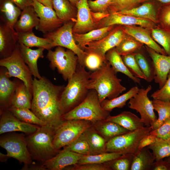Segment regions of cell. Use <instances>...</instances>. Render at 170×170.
Wrapping results in <instances>:
<instances>
[{
	"label": "cell",
	"mask_w": 170,
	"mask_h": 170,
	"mask_svg": "<svg viewBox=\"0 0 170 170\" xmlns=\"http://www.w3.org/2000/svg\"><path fill=\"white\" fill-rule=\"evenodd\" d=\"M63 149L70 150L83 156L90 155L89 147L87 142L80 136L69 144L64 147Z\"/></svg>",
	"instance_id": "49"
},
{
	"label": "cell",
	"mask_w": 170,
	"mask_h": 170,
	"mask_svg": "<svg viewBox=\"0 0 170 170\" xmlns=\"http://www.w3.org/2000/svg\"><path fill=\"white\" fill-rule=\"evenodd\" d=\"M154 0L159 2L162 4H167L170 3V0H138V2L140 4L149 1Z\"/></svg>",
	"instance_id": "59"
},
{
	"label": "cell",
	"mask_w": 170,
	"mask_h": 170,
	"mask_svg": "<svg viewBox=\"0 0 170 170\" xmlns=\"http://www.w3.org/2000/svg\"><path fill=\"white\" fill-rule=\"evenodd\" d=\"M152 101L154 110L158 115V118L151 126L153 130L158 128L170 116V102L154 99Z\"/></svg>",
	"instance_id": "40"
},
{
	"label": "cell",
	"mask_w": 170,
	"mask_h": 170,
	"mask_svg": "<svg viewBox=\"0 0 170 170\" xmlns=\"http://www.w3.org/2000/svg\"><path fill=\"white\" fill-rule=\"evenodd\" d=\"M111 0H96L88 1L89 8L93 12L108 13V10Z\"/></svg>",
	"instance_id": "53"
},
{
	"label": "cell",
	"mask_w": 170,
	"mask_h": 170,
	"mask_svg": "<svg viewBox=\"0 0 170 170\" xmlns=\"http://www.w3.org/2000/svg\"><path fill=\"white\" fill-rule=\"evenodd\" d=\"M134 154H125L104 163L109 170H130Z\"/></svg>",
	"instance_id": "43"
},
{
	"label": "cell",
	"mask_w": 170,
	"mask_h": 170,
	"mask_svg": "<svg viewBox=\"0 0 170 170\" xmlns=\"http://www.w3.org/2000/svg\"><path fill=\"white\" fill-rule=\"evenodd\" d=\"M110 112L102 107L96 91L89 90L84 99L74 108L64 114L62 121L82 120L94 123L106 119Z\"/></svg>",
	"instance_id": "5"
},
{
	"label": "cell",
	"mask_w": 170,
	"mask_h": 170,
	"mask_svg": "<svg viewBox=\"0 0 170 170\" xmlns=\"http://www.w3.org/2000/svg\"><path fill=\"white\" fill-rule=\"evenodd\" d=\"M1 114L0 134L18 131L28 135L35 132L40 126L20 121L8 109L3 111Z\"/></svg>",
	"instance_id": "15"
},
{
	"label": "cell",
	"mask_w": 170,
	"mask_h": 170,
	"mask_svg": "<svg viewBox=\"0 0 170 170\" xmlns=\"http://www.w3.org/2000/svg\"><path fill=\"white\" fill-rule=\"evenodd\" d=\"M106 120L114 122L129 131H133L144 127L140 118L133 113L124 111L115 116H109Z\"/></svg>",
	"instance_id": "29"
},
{
	"label": "cell",
	"mask_w": 170,
	"mask_h": 170,
	"mask_svg": "<svg viewBox=\"0 0 170 170\" xmlns=\"http://www.w3.org/2000/svg\"><path fill=\"white\" fill-rule=\"evenodd\" d=\"M83 156L63 149L55 156L43 162L42 165L46 170H63L67 167L77 164Z\"/></svg>",
	"instance_id": "19"
},
{
	"label": "cell",
	"mask_w": 170,
	"mask_h": 170,
	"mask_svg": "<svg viewBox=\"0 0 170 170\" xmlns=\"http://www.w3.org/2000/svg\"><path fill=\"white\" fill-rule=\"evenodd\" d=\"M139 89L137 86L133 87L120 96L111 99H104L100 102L101 105L104 109L109 112L116 108H122L127 102L138 92Z\"/></svg>",
	"instance_id": "36"
},
{
	"label": "cell",
	"mask_w": 170,
	"mask_h": 170,
	"mask_svg": "<svg viewBox=\"0 0 170 170\" xmlns=\"http://www.w3.org/2000/svg\"><path fill=\"white\" fill-rule=\"evenodd\" d=\"M105 58L116 73H122L132 79L135 83L140 84V78L134 76L130 73L125 65L122 56L117 53L115 48L106 53Z\"/></svg>",
	"instance_id": "35"
},
{
	"label": "cell",
	"mask_w": 170,
	"mask_h": 170,
	"mask_svg": "<svg viewBox=\"0 0 170 170\" xmlns=\"http://www.w3.org/2000/svg\"><path fill=\"white\" fill-rule=\"evenodd\" d=\"M38 2L43 5L54 8L53 0H37Z\"/></svg>",
	"instance_id": "58"
},
{
	"label": "cell",
	"mask_w": 170,
	"mask_h": 170,
	"mask_svg": "<svg viewBox=\"0 0 170 170\" xmlns=\"http://www.w3.org/2000/svg\"><path fill=\"white\" fill-rule=\"evenodd\" d=\"M151 150L156 160L163 159L170 156V143L169 139L157 137L156 141L147 146Z\"/></svg>",
	"instance_id": "41"
},
{
	"label": "cell",
	"mask_w": 170,
	"mask_h": 170,
	"mask_svg": "<svg viewBox=\"0 0 170 170\" xmlns=\"http://www.w3.org/2000/svg\"><path fill=\"white\" fill-rule=\"evenodd\" d=\"M135 55L134 53L121 56L125 65L133 76L145 80V77L137 62Z\"/></svg>",
	"instance_id": "47"
},
{
	"label": "cell",
	"mask_w": 170,
	"mask_h": 170,
	"mask_svg": "<svg viewBox=\"0 0 170 170\" xmlns=\"http://www.w3.org/2000/svg\"><path fill=\"white\" fill-rule=\"evenodd\" d=\"M17 33L0 22V55L1 59L10 56L18 43Z\"/></svg>",
	"instance_id": "21"
},
{
	"label": "cell",
	"mask_w": 170,
	"mask_h": 170,
	"mask_svg": "<svg viewBox=\"0 0 170 170\" xmlns=\"http://www.w3.org/2000/svg\"><path fill=\"white\" fill-rule=\"evenodd\" d=\"M151 32L153 39L163 47L167 55L170 56V31L157 26L151 29Z\"/></svg>",
	"instance_id": "44"
},
{
	"label": "cell",
	"mask_w": 170,
	"mask_h": 170,
	"mask_svg": "<svg viewBox=\"0 0 170 170\" xmlns=\"http://www.w3.org/2000/svg\"><path fill=\"white\" fill-rule=\"evenodd\" d=\"M163 159L155 160L154 162L151 170H170V164Z\"/></svg>",
	"instance_id": "54"
},
{
	"label": "cell",
	"mask_w": 170,
	"mask_h": 170,
	"mask_svg": "<svg viewBox=\"0 0 170 170\" xmlns=\"http://www.w3.org/2000/svg\"><path fill=\"white\" fill-rule=\"evenodd\" d=\"M19 44L22 58L32 75L35 78L41 79L42 77L38 71L37 62L39 58L43 57V52L45 49L43 48H38L36 49H32L22 44Z\"/></svg>",
	"instance_id": "25"
},
{
	"label": "cell",
	"mask_w": 170,
	"mask_h": 170,
	"mask_svg": "<svg viewBox=\"0 0 170 170\" xmlns=\"http://www.w3.org/2000/svg\"><path fill=\"white\" fill-rule=\"evenodd\" d=\"M157 19L158 27L170 31V3L161 5L157 11Z\"/></svg>",
	"instance_id": "46"
},
{
	"label": "cell",
	"mask_w": 170,
	"mask_h": 170,
	"mask_svg": "<svg viewBox=\"0 0 170 170\" xmlns=\"http://www.w3.org/2000/svg\"><path fill=\"white\" fill-rule=\"evenodd\" d=\"M93 125L91 122L82 120L63 121L55 130L54 147L60 150L79 138Z\"/></svg>",
	"instance_id": "7"
},
{
	"label": "cell",
	"mask_w": 170,
	"mask_h": 170,
	"mask_svg": "<svg viewBox=\"0 0 170 170\" xmlns=\"http://www.w3.org/2000/svg\"><path fill=\"white\" fill-rule=\"evenodd\" d=\"M32 98V94L23 82L18 84L12 97L10 106L30 109Z\"/></svg>",
	"instance_id": "34"
},
{
	"label": "cell",
	"mask_w": 170,
	"mask_h": 170,
	"mask_svg": "<svg viewBox=\"0 0 170 170\" xmlns=\"http://www.w3.org/2000/svg\"><path fill=\"white\" fill-rule=\"evenodd\" d=\"M0 65L6 69L10 77L22 81L32 95V75L22 58L18 43L10 56L0 60Z\"/></svg>",
	"instance_id": "10"
},
{
	"label": "cell",
	"mask_w": 170,
	"mask_h": 170,
	"mask_svg": "<svg viewBox=\"0 0 170 170\" xmlns=\"http://www.w3.org/2000/svg\"><path fill=\"white\" fill-rule=\"evenodd\" d=\"M122 155L123 154L120 152H106L95 155L83 156L77 164L88 163L103 164L116 159Z\"/></svg>",
	"instance_id": "42"
},
{
	"label": "cell",
	"mask_w": 170,
	"mask_h": 170,
	"mask_svg": "<svg viewBox=\"0 0 170 170\" xmlns=\"http://www.w3.org/2000/svg\"><path fill=\"white\" fill-rule=\"evenodd\" d=\"M0 145L7 151L8 157L13 158L25 165L32 164V159L24 134L10 133L2 136Z\"/></svg>",
	"instance_id": "11"
},
{
	"label": "cell",
	"mask_w": 170,
	"mask_h": 170,
	"mask_svg": "<svg viewBox=\"0 0 170 170\" xmlns=\"http://www.w3.org/2000/svg\"><path fill=\"white\" fill-rule=\"evenodd\" d=\"M91 13L93 20L97 25L101 20L110 15V14L107 12H93L91 11Z\"/></svg>",
	"instance_id": "56"
},
{
	"label": "cell",
	"mask_w": 170,
	"mask_h": 170,
	"mask_svg": "<svg viewBox=\"0 0 170 170\" xmlns=\"http://www.w3.org/2000/svg\"><path fill=\"white\" fill-rule=\"evenodd\" d=\"M145 49L154 64L155 73V82L159 84L160 88L165 83L170 71V56L158 53L147 46H146Z\"/></svg>",
	"instance_id": "18"
},
{
	"label": "cell",
	"mask_w": 170,
	"mask_h": 170,
	"mask_svg": "<svg viewBox=\"0 0 170 170\" xmlns=\"http://www.w3.org/2000/svg\"><path fill=\"white\" fill-rule=\"evenodd\" d=\"M84 66L91 71H95L99 69L107 61L106 59L94 52H86Z\"/></svg>",
	"instance_id": "48"
},
{
	"label": "cell",
	"mask_w": 170,
	"mask_h": 170,
	"mask_svg": "<svg viewBox=\"0 0 170 170\" xmlns=\"http://www.w3.org/2000/svg\"><path fill=\"white\" fill-rule=\"evenodd\" d=\"M80 137L87 142L89 147L90 155L107 152V141L96 131L93 126L85 131Z\"/></svg>",
	"instance_id": "27"
},
{
	"label": "cell",
	"mask_w": 170,
	"mask_h": 170,
	"mask_svg": "<svg viewBox=\"0 0 170 170\" xmlns=\"http://www.w3.org/2000/svg\"><path fill=\"white\" fill-rule=\"evenodd\" d=\"M32 6L39 18V23L36 29L44 34L53 31L65 23L57 16L53 8L45 6L37 0H33Z\"/></svg>",
	"instance_id": "14"
},
{
	"label": "cell",
	"mask_w": 170,
	"mask_h": 170,
	"mask_svg": "<svg viewBox=\"0 0 170 170\" xmlns=\"http://www.w3.org/2000/svg\"><path fill=\"white\" fill-rule=\"evenodd\" d=\"M0 20L15 30L14 26L22 10L10 0H0Z\"/></svg>",
	"instance_id": "26"
},
{
	"label": "cell",
	"mask_w": 170,
	"mask_h": 170,
	"mask_svg": "<svg viewBox=\"0 0 170 170\" xmlns=\"http://www.w3.org/2000/svg\"><path fill=\"white\" fill-rule=\"evenodd\" d=\"M53 8L58 17L64 23L75 22L77 9L69 0H53Z\"/></svg>",
	"instance_id": "32"
},
{
	"label": "cell",
	"mask_w": 170,
	"mask_h": 170,
	"mask_svg": "<svg viewBox=\"0 0 170 170\" xmlns=\"http://www.w3.org/2000/svg\"><path fill=\"white\" fill-rule=\"evenodd\" d=\"M169 142H170V138H169Z\"/></svg>",
	"instance_id": "62"
},
{
	"label": "cell",
	"mask_w": 170,
	"mask_h": 170,
	"mask_svg": "<svg viewBox=\"0 0 170 170\" xmlns=\"http://www.w3.org/2000/svg\"><path fill=\"white\" fill-rule=\"evenodd\" d=\"M114 26L96 29L83 34L73 33V37L78 46L83 50L88 43L99 40L106 36Z\"/></svg>",
	"instance_id": "30"
},
{
	"label": "cell",
	"mask_w": 170,
	"mask_h": 170,
	"mask_svg": "<svg viewBox=\"0 0 170 170\" xmlns=\"http://www.w3.org/2000/svg\"><path fill=\"white\" fill-rule=\"evenodd\" d=\"M31 110L41 120L55 128L63 121L64 114L60 97L63 85L52 83L44 77L33 79Z\"/></svg>",
	"instance_id": "1"
},
{
	"label": "cell",
	"mask_w": 170,
	"mask_h": 170,
	"mask_svg": "<svg viewBox=\"0 0 170 170\" xmlns=\"http://www.w3.org/2000/svg\"><path fill=\"white\" fill-rule=\"evenodd\" d=\"M126 34L123 26L117 25L102 39L87 44L83 50L86 52L96 53L106 59V53L117 46Z\"/></svg>",
	"instance_id": "13"
},
{
	"label": "cell",
	"mask_w": 170,
	"mask_h": 170,
	"mask_svg": "<svg viewBox=\"0 0 170 170\" xmlns=\"http://www.w3.org/2000/svg\"><path fill=\"white\" fill-rule=\"evenodd\" d=\"M156 136L150 134L145 136L141 141L139 147V150L151 144L156 141Z\"/></svg>",
	"instance_id": "55"
},
{
	"label": "cell",
	"mask_w": 170,
	"mask_h": 170,
	"mask_svg": "<svg viewBox=\"0 0 170 170\" xmlns=\"http://www.w3.org/2000/svg\"><path fill=\"white\" fill-rule=\"evenodd\" d=\"M165 160L168 161L170 164V156L166 157Z\"/></svg>",
	"instance_id": "61"
},
{
	"label": "cell",
	"mask_w": 170,
	"mask_h": 170,
	"mask_svg": "<svg viewBox=\"0 0 170 170\" xmlns=\"http://www.w3.org/2000/svg\"><path fill=\"white\" fill-rule=\"evenodd\" d=\"M75 22L69 21L65 23L54 31L44 34L45 38L52 42L53 47L60 46L73 52L77 56L78 63L84 66V60L87 53L81 48L74 39L72 28Z\"/></svg>",
	"instance_id": "9"
},
{
	"label": "cell",
	"mask_w": 170,
	"mask_h": 170,
	"mask_svg": "<svg viewBox=\"0 0 170 170\" xmlns=\"http://www.w3.org/2000/svg\"><path fill=\"white\" fill-rule=\"evenodd\" d=\"M138 0H111L108 12L110 14L128 10L140 5Z\"/></svg>",
	"instance_id": "45"
},
{
	"label": "cell",
	"mask_w": 170,
	"mask_h": 170,
	"mask_svg": "<svg viewBox=\"0 0 170 170\" xmlns=\"http://www.w3.org/2000/svg\"><path fill=\"white\" fill-rule=\"evenodd\" d=\"M71 3L76 7V3L79 0H69Z\"/></svg>",
	"instance_id": "60"
},
{
	"label": "cell",
	"mask_w": 170,
	"mask_h": 170,
	"mask_svg": "<svg viewBox=\"0 0 170 170\" xmlns=\"http://www.w3.org/2000/svg\"><path fill=\"white\" fill-rule=\"evenodd\" d=\"M18 43L29 48H43L48 50L53 46L51 41L46 38H42L35 35L32 31L17 33Z\"/></svg>",
	"instance_id": "33"
},
{
	"label": "cell",
	"mask_w": 170,
	"mask_h": 170,
	"mask_svg": "<svg viewBox=\"0 0 170 170\" xmlns=\"http://www.w3.org/2000/svg\"><path fill=\"white\" fill-rule=\"evenodd\" d=\"M46 57L53 70L56 68L65 81L68 80L75 73L78 63L77 55L72 51L57 46L54 51H48Z\"/></svg>",
	"instance_id": "8"
},
{
	"label": "cell",
	"mask_w": 170,
	"mask_h": 170,
	"mask_svg": "<svg viewBox=\"0 0 170 170\" xmlns=\"http://www.w3.org/2000/svg\"><path fill=\"white\" fill-rule=\"evenodd\" d=\"M8 109L15 117L24 122L39 126L47 124L30 109L17 108L12 106H10Z\"/></svg>",
	"instance_id": "39"
},
{
	"label": "cell",
	"mask_w": 170,
	"mask_h": 170,
	"mask_svg": "<svg viewBox=\"0 0 170 170\" xmlns=\"http://www.w3.org/2000/svg\"><path fill=\"white\" fill-rule=\"evenodd\" d=\"M115 25L138 26L151 30L157 26L155 23L148 20L115 13L110 14L100 21L97 25L96 29Z\"/></svg>",
	"instance_id": "16"
},
{
	"label": "cell",
	"mask_w": 170,
	"mask_h": 170,
	"mask_svg": "<svg viewBox=\"0 0 170 170\" xmlns=\"http://www.w3.org/2000/svg\"><path fill=\"white\" fill-rule=\"evenodd\" d=\"M155 157L147 147L134 154L130 170H151Z\"/></svg>",
	"instance_id": "31"
},
{
	"label": "cell",
	"mask_w": 170,
	"mask_h": 170,
	"mask_svg": "<svg viewBox=\"0 0 170 170\" xmlns=\"http://www.w3.org/2000/svg\"><path fill=\"white\" fill-rule=\"evenodd\" d=\"M151 89L150 85L146 89H139L128 102V107L139 113L141 120L146 127L151 126L157 118L154 112L152 101L148 96Z\"/></svg>",
	"instance_id": "12"
},
{
	"label": "cell",
	"mask_w": 170,
	"mask_h": 170,
	"mask_svg": "<svg viewBox=\"0 0 170 170\" xmlns=\"http://www.w3.org/2000/svg\"><path fill=\"white\" fill-rule=\"evenodd\" d=\"M116 74L108 61L91 73L87 87L89 90L96 91L100 102L106 98L109 99L115 98L126 90Z\"/></svg>",
	"instance_id": "2"
},
{
	"label": "cell",
	"mask_w": 170,
	"mask_h": 170,
	"mask_svg": "<svg viewBox=\"0 0 170 170\" xmlns=\"http://www.w3.org/2000/svg\"><path fill=\"white\" fill-rule=\"evenodd\" d=\"M39 18L32 6L26 7L22 10L19 17L14 26L17 33L32 31L34 27L39 24Z\"/></svg>",
	"instance_id": "24"
},
{
	"label": "cell",
	"mask_w": 170,
	"mask_h": 170,
	"mask_svg": "<svg viewBox=\"0 0 170 170\" xmlns=\"http://www.w3.org/2000/svg\"><path fill=\"white\" fill-rule=\"evenodd\" d=\"M55 128L46 124L40 126L32 133L26 137L27 147L31 158L42 162L51 158L60 150L53 144Z\"/></svg>",
	"instance_id": "4"
},
{
	"label": "cell",
	"mask_w": 170,
	"mask_h": 170,
	"mask_svg": "<svg viewBox=\"0 0 170 170\" xmlns=\"http://www.w3.org/2000/svg\"><path fill=\"white\" fill-rule=\"evenodd\" d=\"M137 62L147 82L154 80L155 76V67L152 59L150 60L141 51V49L134 52Z\"/></svg>",
	"instance_id": "37"
},
{
	"label": "cell",
	"mask_w": 170,
	"mask_h": 170,
	"mask_svg": "<svg viewBox=\"0 0 170 170\" xmlns=\"http://www.w3.org/2000/svg\"><path fill=\"white\" fill-rule=\"evenodd\" d=\"M93 126L107 142L116 136L130 131L114 122L106 119L94 123Z\"/></svg>",
	"instance_id": "28"
},
{
	"label": "cell",
	"mask_w": 170,
	"mask_h": 170,
	"mask_svg": "<svg viewBox=\"0 0 170 170\" xmlns=\"http://www.w3.org/2000/svg\"><path fill=\"white\" fill-rule=\"evenodd\" d=\"M152 130L151 126L144 127L116 136L107 142L106 152L134 155L139 150L142 139Z\"/></svg>",
	"instance_id": "6"
},
{
	"label": "cell",
	"mask_w": 170,
	"mask_h": 170,
	"mask_svg": "<svg viewBox=\"0 0 170 170\" xmlns=\"http://www.w3.org/2000/svg\"><path fill=\"white\" fill-rule=\"evenodd\" d=\"M21 10L25 8L32 6L33 0H10Z\"/></svg>",
	"instance_id": "57"
},
{
	"label": "cell",
	"mask_w": 170,
	"mask_h": 170,
	"mask_svg": "<svg viewBox=\"0 0 170 170\" xmlns=\"http://www.w3.org/2000/svg\"><path fill=\"white\" fill-rule=\"evenodd\" d=\"M64 169L70 170H109L105 163H88L75 164L65 167Z\"/></svg>",
	"instance_id": "52"
},
{
	"label": "cell",
	"mask_w": 170,
	"mask_h": 170,
	"mask_svg": "<svg viewBox=\"0 0 170 170\" xmlns=\"http://www.w3.org/2000/svg\"><path fill=\"white\" fill-rule=\"evenodd\" d=\"M6 69L3 67L0 72V104L1 113L8 109L18 83L11 81Z\"/></svg>",
	"instance_id": "22"
},
{
	"label": "cell",
	"mask_w": 170,
	"mask_h": 170,
	"mask_svg": "<svg viewBox=\"0 0 170 170\" xmlns=\"http://www.w3.org/2000/svg\"><path fill=\"white\" fill-rule=\"evenodd\" d=\"M125 33L137 41L153 49L156 52L167 55L164 49L161 47L151 36V29L138 26H123Z\"/></svg>",
	"instance_id": "20"
},
{
	"label": "cell",
	"mask_w": 170,
	"mask_h": 170,
	"mask_svg": "<svg viewBox=\"0 0 170 170\" xmlns=\"http://www.w3.org/2000/svg\"><path fill=\"white\" fill-rule=\"evenodd\" d=\"M150 97L154 99L170 102V71L163 86L153 92Z\"/></svg>",
	"instance_id": "50"
},
{
	"label": "cell",
	"mask_w": 170,
	"mask_h": 170,
	"mask_svg": "<svg viewBox=\"0 0 170 170\" xmlns=\"http://www.w3.org/2000/svg\"><path fill=\"white\" fill-rule=\"evenodd\" d=\"M88 0H79L76 3V19L72 28L73 33L83 34L96 29L97 24L91 14Z\"/></svg>",
	"instance_id": "17"
},
{
	"label": "cell",
	"mask_w": 170,
	"mask_h": 170,
	"mask_svg": "<svg viewBox=\"0 0 170 170\" xmlns=\"http://www.w3.org/2000/svg\"><path fill=\"white\" fill-rule=\"evenodd\" d=\"M91 72L79 63L76 71L68 81L60 97V104L64 114L80 104L86 97L89 90L87 85Z\"/></svg>",
	"instance_id": "3"
},
{
	"label": "cell",
	"mask_w": 170,
	"mask_h": 170,
	"mask_svg": "<svg viewBox=\"0 0 170 170\" xmlns=\"http://www.w3.org/2000/svg\"><path fill=\"white\" fill-rule=\"evenodd\" d=\"M162 4L156 1H149L144 2L139 6L132 9L116 13L148 20L156 24L157 11Z\"/></svg>",
	"instance_id": "23"
},
{
	"label": "cell",
	"mask_w": 170,
	"mask_h": 170,
	"mask_svg": "<svg viewBox=\"0 0 170 170\" xmlns=\"http://www.w3.org/2000/svg\"><path fill=\"white\" fill-rule=\"evenodd\" d=\"M150 134L165 139L170 138V116L157 128L152 130Z\"/></svg>",
	"instance_id": "51"
},
{
	"label": "cell",
	"mask_w": 170,
	"mask_h": 170,
	"mask_svg": "<svg viewBox=\"0 0 170 170\" xmlns=\"http://www.w3.org/2000/svg\"><path fill=\"white\" fill-rule=\"evenodd\" d=\"M143 45L133 37L126 33L115 48L117 53L122 56L134 53L141 49Z\"/></svg>",
	"instance_id": "38"
}]
</instances>
